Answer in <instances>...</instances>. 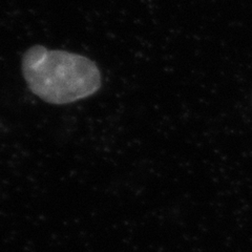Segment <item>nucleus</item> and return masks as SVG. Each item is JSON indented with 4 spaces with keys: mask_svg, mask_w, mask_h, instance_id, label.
Returning a JSON list of instances; mask_svg holds the SVG:
<instances>
[{
    "mask_svg": "<svg viewBox=\"0 0 252 252\" xmlns=\"http://www.w3.org/2000/svg\"><path fill=\"white\" fill-rule=\"evenodd\" d=\"M22 74L30 90L51 104L89 98L101 88L96 63L79 54L34 45L22 58Z\"/></svg>",
    "mask_w": 252,
    "mask_h": 252,
    "instance_id": "obj_1",
    "label": "nucleus"
}]
</instances>
